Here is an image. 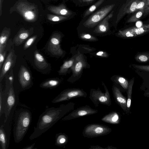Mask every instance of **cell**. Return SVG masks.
<instances>
[{
    "mask_svg": "<svg viewBox=\"0 0 149 149\" xmlns=\"http://www.w3.org/2000/svg\"><path fill=\"white\" fill-rule=\"evenodd\" d=\"M75 104L70 102L58 107L46 109L40 116L33 132L29 137L33 140L41 136L67 113L74 109Z\"/></svg>",
    "mask_w": 149,
    "mask_h": 149,
    "instance_id": "1",
    "label": "cell"
},
{
    "mask_svg": "<svg viewBox=\"0 0 149 149\" xmlns=\"http://www.w3.org/2000/svg\"><path fill=\"white\" fill-rule=\"evenodd\" d=\"M89 149H117L116 148L113 147L111 146H108L106 148H102L101 146H91L90 148Z\"/></svg>",
    "mask_w": 149,
    "mask_h": 149,
    "instance_id": "36",
    "label": "cell"
},
{
    "mask_svg": "<svg viewBox=\"0 0 149 149\" xmlns=\"http://www.w3.org/2000/svg\"><path fill=\"white\" fill-rule=\"evenodd\" d=\"M112 131L109 127L100 124L92 123L86 125L82 132L85 137L93 138L107 135Z\"/></svg>",
    "mask_w": 149,
    "mask_h": 149,
    "instance_id": "6",
    "label": "cell"
},
{
    "mask_svg": "<svg viewBox=\"0 0 149 149\" xmlns=\"http://www.w3.org/2000/svg\"><path fill=\"white\" fill-rule=\"evenodd\" d=\"M144 9L140 10L130 17L127 21V22H131L137 21L144 13Z\"/></svg>",
    "mask_w": 149,
    "mask_h": 149,
    "instance_id": "30",
    "label": "cell"
},
{
    "mask_svg": "<svg viewBox=\"0 0 149 149\" xmlns=\"http://www.w3.org/2000/svg\"><path fill=\"white\" fill-rule=\"evenodd\" d=\"M87 96L86 93L82 89L68 88L61 92L52 100V102L53 103H59L68 101L74 98L86 97Z\"/></svg>",
    "mask_w": 149,
    "mask_h": 149,
    "instance_id": "7",
    "label": "cell"
},
{
    "mask_svg": "<svg viewBox=\"0 0 149 149\" xmlns=\"http://www.w3.org/2000/svg\"><path fill=\"white\" fill-rule=\"evenodd\" d=\"M12 120L9 117L5 119L4 124L0 126V144L1 149H7L9 147Z\"/></svg>",
    "mask_w": 149,
    "mask_h": 149,
    "instance_id": "10",
    "label": "cell"
},
{
    "mask_svg": "<svg viewBox=\"0 0 149 149\" xmlns=\"http://www.w3.org/2000/svg\"><path fill=\"white\" fill-rule=\"evenodd\" d=\"M113 97L116 103L126 112L127 99L123 95L120 89L115 86L112 88Z\"/></svg>",
    "mask_w": 149,
    "mask_h": 149,
    "instance_id": "13",
    "label": "cell"
},
{
    "mask_svg": "<svg viewBox=\"0 0 149 149\" xmlns=\"http://www.w3.org/2000/svg\"><path fill=\"white\" fill-rule=\"evenodd\" d=\"M134 81V77H133L129 82L127 90V108L126 112L127 113H128L130 111L132 90Z\"/></svg>",
    "mask_w": 149,
    "mask_h": 149,
    "instance_id": "21",
    "label": "cell"
},
{
    "mask_svg": "<svg viewBox=\"0 0 149 149\" xmlns=\"http://www.w3.org/2000/svg\"><path fill=\"white\" fill-rule=\"evenodd\" d=\"M13 53L10 52L8 55L3 64L0 75V82L4 76L10 69L13 61Z\"/></svg>",
    "mask_w": 149,
    "mask_h": 149,
    "instance_id": "18",
    "label": "cell"
},
{
    "mask_svg": "<svg viewBox=\"0 0 149 149\" xmlns=\"http://www.w3.org/2000/svg\"><path fill=\"white\" fill-rule=\"evenodd\" d=\"M116 81L124 89L127 90L129 82L125 78L122 77H118L116 78Z\"/></svg>",
    "mask_w": 149,
    "mask_h": 149,
    "instance_id": "28",
    "label": "cell"
},
{
    "mask_svg": "<svg viewBox=\"0 0 149 149\" xmlns=\"http://www.w3.org/2000/svg\"><path fill=\"white\" fill-rule=\"evenodd\" d=\"M11 12L16 11L26 21L29 22L36 21L38 18V10L35 4L26 0H19L10 9Z\"/></svg>",
    "mask_w": 149,
    "mask_h": 149,
    "instance_id": "3",
    "label": "cell"
},
{
    "mask_svg": "<svg viewBox=\"0 0 149 149\" xmlns=\"http://www.w3.org/2000/svg\"><path fill=\"white\" fill-rule=\"evenodd\" d=\"M144 96L148 97L149 96V91L146 93L145 94H144Z\"/></svg>",
    "mask_w": 149,
    "mask_h": 149,
    "instance_id": "46",
    "label": "cell"
},
{
    "mask_svg": "<svg viewBox=\"0 0 149 149\" xmlns=\"http://www.w3.org/2000/svg\"><path fill=\"white\" fill-rule=\"evenodd\" d=\"M37 36H34L29 38L26 42L24 47V49H26L29 47L33 43L36 39Z\"/></svg>",
    "mask_w": 149,
    "mask_h": 149,
    "instance_id": "35",
    "label": "cell"
},
{
    "mask_svg": "<svg viewBox=\"0 0 149 149\" xmlns=\"http://www.w3.org/2000/svg\"><path fill=\"white\" fill-rule=\"evenodd\" d=\"M147 0L146 7L145 10L144 16H145L149 13V0Z\"/></svg>",
    "mask_w": 149,
    "mask_h": 149,
    "instance_id": "40",
    "label": "cell"
},
{
    "mask_svg": "<svg viewBox=\"0 0 149 149\" xmlns=\"http://www.w3.org/2000/svg\"><path fill=\"white\" fill-rule=\"evenodd\" d=\"M6 55L5 52L2 53V52L0 53V68H1L2 64L3 63L5 57Z\"/></svg>",
    "mask_w": 149,
    "mask_h": 149,
    "instance_id": "39",
    "label": "cell"
},
{
    "mask_svg": "<svg viewBox=\"0 0 149 149\" xmlns=\"http://www.w3.org/2000/svg\"><path fill=\"white\" fill-rule=\"evenodd\" d=\"M35 143H34L28 146H26L23 148V149H34V146L35 145Z\"/></svg>",
    "mask_w": 149,
    "mask_h": 149,
    "instance_id": "42",
    "label": "cell"
},
{
    "mask_svg": "<svg viewBox=\"0 0 149 149\" xmlns=\"http://www.w3.org/2000/svg\"><path fill=\"white\" fill-rule=\"evenodd\" d=\"M13 135L15 143L21 141L26 135L31 125L32 114L29 109L20 108L15 111Z\"/></svg>",
    "mask_w": 149,
    "mask_h": 149,
    "instance_id": "2",
    "label": "cell"
},
{
    "mask_svg": "<svg viewBox=\"0 0 149 149\" xmlns=\"http://www.w3.org/2000/svg\"><path fill=\"white\" fill-rule=\"evenodd\" d=\"M113 11H112L101 21L96 27L94 31L96 33H102L107 32L109 29V20L112 17Z\"/></svg>",
    "mask_w": 149,
    "mask_h": 149,
    "instance_id": "16",
    "label": "cell"
},
{
    "mask_svg": "<svg viewBox=\"0 0 149 149\" xmlns=\"http://www.w3.org/2000/svg\"><path fill=\"white\" fill-rule=\"evenodd\" d=\"M98 112L87 104L74 109L67 116L62 118L63 121H67L84 116L95 114Z\"/></svg>",
    "mask_w": 149,
    "mask_h": 149,
    "instance_id": "9",
    "label": "cell"
},
{
    "mask_svg": "<svg viewBox=\"0 0 149 149\" xmlns=\"http://www.w3.org/2000/svg\"><path fill=\"white\" fill-rule=\"evenodd\" d=\"M136 27H140L142 26V23L141 21H138L136 22Z\"/></svg>",
    "mask_w": 149,
    "mask_h": 149,
    "instance_id": "43",
    "label": "cell"
},
{
    "mask_svg": "<svg viewBox=\"0 0 149 149\" xmlns=\"http://www.w3.org/2000/svg\"><path fill=\"white\" fill-rule=\"evenodd\" d=\"M149 32V24L140 27H132L123 30L118 33V36L124 38H130L139 36Z\"/></svg>",
    "mask_w": 149,
    "mask_h": 149,
    "instance_id": "11",
    "label": "cell"
},
{
    "mask_svg": "<svg viewBox=\"0 0 149 149\" xmlns=\"http://www.w3.org/2000/svg\"><path fill=\"white\" fill-rule=\"evenodd\" d=\"M59 84V81L57 80H50L41 84L40 87L45 88H52L56 87Z\"/></svg>",
    "mask_w": 149,
    "mask_h": 149,
    "instance_id": "25",
    "label": "cell"
},
{
    "mask_svg": "<svg viewBox=\"0 0 149 149\" xmlns=\"http://www.w3.org/2000/svg\"><path fill=\"white\" fill-rule=\"evenodd\" d=\"M103 122L109 124H116L120 121V117L118 113L112 111L103 116L101 119Z\"/></svg>",
    "mask_w": 149,
    "mask_h": 149,
    "instance_id": "17",
    "label": "cell"
},
{
    "mask_svg": "<svg viewBox=\"0 0 149 149\" xmlns=\"http://www.w3.org/2000/svg\"><path fill=\"white\" fill-rule=\"evenodd\" d=\"M132 66L135 69L149 72V65H143L132 64Z\"/></svg>",
    "mask_w": 149,
    "mask_h": 149,
    "instance_id": "33",
    "label": "cell"
},
{
    "mask_svg": "<svg viewBox=\"0 0 149 149\" xmlns=\"http://www.w3.org/2000/svg\"><path fill=\"white\" fill-rule=\"evenodd\" d=\"M19 80L20 84V91L29 88L31 83V78L29 71L24 66L20 68L19 75Z\"/></svg>",
    "mask_w": 149,
    "mask_h": 149,
    "instance_id": "12",
    "label": "cell"
},
{
    "mask_svg": "<svg viewBox=\"0 0 149 149\" xmlns=\"http://www.w3.org/2000/svg\"><path fill=\"white\" fill-rule=\"evenodd\" d=\"M55 138V144L58 147L65 146L68 141V136L64 133L60 132L56 134Z\"/></svg>",
    "mask_w": 149,
    "mask_h": 149,
    "instance_id": "19",
    "label": "cell"
},
{
    "mask_svg": "<svg viewBox=\"0 0 149 149\" xmlns=\"http://www.w3.org/2000/svg\"><path fill=\"white\" fill-rule=\"evenodd\" d=\"M48 9L51 12L57 15L68 16L72 14V13L63 4L58 6H50Z\"/></svg>",
    "mask_w": 149,
    "mask_h": 149,
    "instance_id": "15",
    "label": "cell"
},
{
    "mask_svg": "<svg viewBox=\"0 0 149 149\" xmlns=\"http://www.w3.org/2000/svg\"><path fill=\"white\" fill-rule=\"evenodd\" d=\"M75 57H73L70 60L65 62L61 66L59 71V73L64 74L65 73L68 69L71 67L73 65Z\"/></svg>",
    "mask_w": 149,
    "mask_h": 149,
    "instance_id": "24",
    "label": "cell"
},
{
    "mask_svg": "<svg viewBox=\"0 0 149 149\" xmlns=\"http://www.w3.org/2000/svg\"><path fill=\"white\" fill-rule=\"evenodd\" d=\"M81 38L89 40H94L95 38L90 34H83L81 35Z\"/></svg>",
    "mask_w": 149,
    "mask_h": 149,
    "instance_id": "37",
    "label": "cell"
},
{
    "mask_svg": "<svg viewBox=\"0 0 149 149\" xmlns=\"http://www.w3.org/2000/svg\"><path fill=\"white\" fill-rule=\"evenodd\" d=\"M115 4L105 6L90 16L83 23L88 28L93 27L102 21L111 12L115 6Z\"/></svg>",
    "mask_w": 149,
    "mask_h": 149,
    "instance_id": "8",
    "label": "cell"
},
{
    "mask_svg": "<svg viewBox=\"0 0 149 149\" xmlns=\"http://www.w3.org/2000/svg\"><path fill=\"white\" fill-rule=\"evenodd\" d=\"M0 16L1 15L2 13V3L3 1V0H0Z\"/></svg>",
    "mask_w": 149,
    "mask_h": 149,
    "instance_id": "44",
    "label": "cell"
},
{
    "mask_svg": "<svg viewBox=\"0 0 149 149\" xmlns=\"http://www.w3.org/2000/svg\"><path fill=\"white\" fill-rule=\"evenodd\" d=\"M102 84L105 90L103 93L98 88L97 90L91 89L89 94V98L96 107L100 104H103L110 106L111 105V100L108 90L103 83Z\"/></svg>",
    "mask_w": 149,
    "mask_h": 149,
    "instance_id": "5",
    "label": "cell"
},
{
    "mask_svg": "<svg viewBox=\"0 0 149 149\" xmlns=\"http://www.w3.org/2000/svg\"><path fill=\"white\" fill-rule=\"evenodd\" d=\"M141 0H133L129 8H126V12L129 13L135 11L137 6Z\"/></svg>",
    "mask_w": 149,
    "mask_h": 149,
    "instance_id": "31",
    "label": "cell"
},
{
    "mask_svg": "<svg viewBox=\"0 0 149 149\" xmlns=\"http://www.w3.org/2000/svg\"><path fill=\"white\" fill-rule=\"evenodd\" d=\"M9 79L10 81L12 82V81H13V78L12 77H9Z\"/></svg>",
    "mask_w": 149,
    "mask_h": 149,
    "instance_id": "47",
    "label": "cell"
},
{
    "mask_svg": "<svg viewBox=\"0 0 149 149\" xmlns=\"http://www.w3.org/2000/svg\"><path fill=\"white\" fill-rule=\"evenodd\" d=\"M35 58L36 63L39 64L38 66L40 64L42 63L44 64L45 63H46L43 56L38 52L36 53L35 55Z\"/></svg>",
    "mask_w": 149,
    "mask_h": 149,
    "instance_id": "32",
    "label": "cell"
},
{
    "mask_svg": "<svg viewBox=\"0 0 149 149\" xmlns=\"http://www.w3.org/2000/svg\"><path fill=\"white\" fill-rule=\"evenodd\" d=\"M85 61L82 54L76 56L74 62L71 68L74 74L75 75L79 74L85 67Z\"/></svg>",
    "mask_w": 149,
    "mask_h": 149,
    "instance_id": "14",
    "label": "cell"
},
{
    "mask_svg": "<svg viewBox=\"0 0 149 149\" xmlns=\"http://www.w3.org/2000/svg\"><path fill=\"white\" fill-rule=\"evenodd\" d=\"M82 1L85 2H90L93 1L94 0H81Z\"/></svg>",
    "mask_w": 149,
    "mask_h": 149,
    "instance_id": "45",
    "label": "cell"
},
{
    "mask_svg": "<svg viewBox=\"0 0 149 149\" xmlns=\"http://www.w3.org/2000/svg\"><path fill=\"white\" fill-rule=\"evenodd\" d=\"M96 54L97 56L102 57H106L108 56V55L106 52L102 51L96 53Z\"/></svg>",
    "mask_w": 149,
    "mask_h": 149,
    "instance_id": "41",
    "label": "cell"
},
{
    "mask_svg": "<svg viewBox=\"0 0 149 149\" xmlns=\"http://www.w3.org/2000/svg\"><path fill=\"white\" fill-rule=\"evenodd\" d=\"M9 31L6 29L4 30L2 32L0 38V52H2L3 49L5 47L8 37Z\"/></svg>",
    "mask_w": 149,
    "mask_h": 149,
    "instance_id": "23",
    "label": "cell"
},
{
    "mask_svg": "<svg viewBox=\"0 0 149 149\" xmlns=\"http://www.w3.org/2000/svg\"><path fill=\"white\" fill-rule=\"evenodd\" d=\"M135 60L141 63H144L149 61V52H138L134 56Z\"/></svg>",
    "mask_w": 149,
    "mask_h": 149,
    "instance_id": "22",
    "label": "cell"
},
{
    "mask_svg": "<svg viewBox=\"0 0 149 149\" xmlns=\"http://www.w3.org/2000/svg\"><path fill=\"white\" fill-rule=\"evenodd\" d=\"M104 0H99L94 4L90 6L85 12L84 17H85L94 11L104 1Z\"/></svg>",
    "mask_w": 149,
    "mask_h": 149,
    "instance_id": "26",
    "label": "cell"
},
{
    "mask_svg": "<svg viewBox=\"0 0 149 149\" xmlns=\"http://www.w3.org/2000/svg\"><path fill=\"white\" fill-rule=\"evenodd\" d=\"M50 42L52 44L59 45L60 41L59 39L56 38V37H53L50 40Z\"/></svg>",
    "mask_w": 149,
    "mask_h": 149,
    "instance_id": "38",
    "label": "cell"
},
{
    "mask_svg": "<svg viewBox=\"0 0 149 149\" xmlns=\"http://www.w3.org/2000/svg\"><path fill=\"white\" fill-rule=\"evenodd\" d=\"M47 18L48 20L50 21L57 22L65 20L68 18V17L66 16L48 14L47 15Z\"/></svg>",
    "mask_w": 149,
    "mask_h": 149,
    "instance_id": "27",
    "label": "cell"
},
{
    "mask_svg": "<svg viewBox=\"0 0 149 149\" xmlns=\"http://www.w3.org/2000/svg\"><path fill=\"white\" fill-rule=\"evenodd\" d=\"M29 36V32L28 30H22L19 32L15 38L14 41L16 45H19L26 39Z\"/></svg>",
    "mask_w": 149,
    "mask_h": 149,
    "instance_id": "20",
    "label": "cell"
},
{
    "mask_svg": "<svg viewBox=\"0 0 149 149\" xmlns=\"http://www.w3.org/2000/svg\"><path fill=\"white\" fill-rule=\"evenodd\" d=\"M147 6V0H142L140 1L137 4L135 11L138 10H145Z\"/></svg>",
    "mask_w": 149,
    "mask_h": 149,
    "instance_id": "34",
    "label": "cell"
},
{
    "mask_svg": "<svg viewBox=\"0 0 149 149\" xmlns=\"http://www.w3.org/2000/svg\"><path fill=\"white\" fill-rule=\"evenodd\" d=\"M4 95L0 86V117L4 113Z\"/></svg>",
    "mask_w": 149,
    "mask_h": 149,
    "instance_id": "29",
    "label": "cell"
},
{
    "mask_svg": "<svg viewBox=\"0 0 149 149\" xmlns=\"http://www.w3.org/2000/svg\"><path fill=\"white\" fill-rule=\"evenodd\" d=\"M12 83L10 81L4 92V113L5 119L8 117L13 119L16 107L19 102L18 92L15 90L12 86Z\"/></svg>",
    "mask_w": 149,
    "mask_h": 149,
    "instance_id": "4",
    "label": "cell"
}]
</instances>
